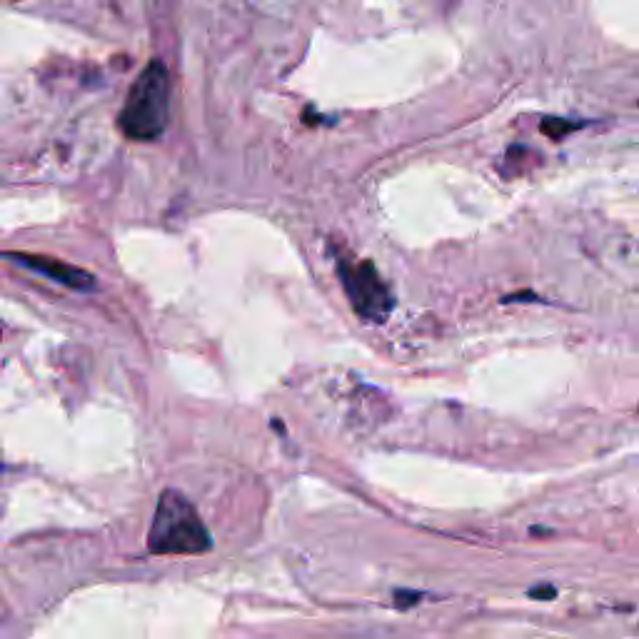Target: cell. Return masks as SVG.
I'll return each instance as SVG.
<instances>
[{"label": "cell", "instance_id": "obj_5", "mask_svg": "<svg viewBox=\"0 0 639 639\" xmlns=\"http://www.w3.org/2000/svg\"><path fill=\"white\" fill-rule=\"evenodd\" d=\"M585 120H565V118H545L542 120V125H540V130L545 135H550L552 140H557V143H560L562 138H565V135H570V133H575V130H580V128H585Z\"/></svg>", "mask_w": 639, "mask_h": 639}, {"label": "cell", "instance_id": "obj_6", "mask_svg": "<svg viewBox=\"0 0 639 639\" xmlns=\"http://www.w3.org/2000/svg\"><path fill=\"white\" fill-rule=\"evenodd\" d=\"M555 595H557L555 587H550V585L535 587V590H530L532 600H552V597H555Z\"/></svg>", "mask_w": 639, "mask_h": 639}, {"label": "cell", "instance_id": "obj_1", "mask_svg": "<svg viewBox=\"0 0 639 639\" xmlns=\"http://www.w3.org/2000/svg\"><path fill=\"white\" fill-rule=\"evenodd\" d=\"M170 73L168 65L160 58H153L138 78L133 80L123 110L118 115V128L130 140H150L163 138L165 128L170 123Z\"/></svg>", "mask_w": 639, "mask_h": 639}, {"label": "cell", "instance_id": "obj_4", "mask_svg": "<svg viewBox=\"0 0 639 639\" xmlns=\"http://www.w3.org/2000/svg\"><path fill=\"white\" fill-rule=\"evenodd\" d=\"M5 258H8L10 263L20 265V268L45 275V278L55 280V283L65 285V288L78 290V293H90V290H95L93 275H90L88 270L65 263V260L48 258V255H28V253H5Z\"/></svg>", "mask_w": 639, "mask_h": 639}, {"label": "cell", "instance_id": "obj_3", "mask_svg": "<svg viewBox=\"0 0 639 639\" xmlns=\"http://www.w3.org/2000/svg\"><path fill=\"white\" fill-rule=\"evenodd\" d=\"M337 275H340L342 290L360 318L370 322H385L390 318L395 310V298L370 260L355 263V260L337 258Z\"/></svg>", "mask_w": 639, "mask_h": 639}, {"label": "cell", "instance_id": "obj_7", "mask_svg": "<svg viewBox=\"0 0 639 639\" xmlns=\"http://www.w3.org/2000/svg\"><path fill=\"white\" fill-rule=\"evenodd\" d=\"M417 600H420V595H405V592H397V595H395V602L400 607L412 605V602H417Z\"/></svg>", "mask_w": 639, "mask_h": 639}, {"label": "cell", "instance_id": "obj_2", "mask_svg": "<svg viewBox=\"0 0 639 639\" xmlns=\"http://www.w3.org/2000/svg\"><path fill=\"white\" fill-rule=\"evenodd\" d=\"M210 547H213L210 532L193 502L183 492L165 490L155 507L148 550L153 555H203Z\"/></svg>", "mask_w": 639, "mask_h": 639}]
</instances>
